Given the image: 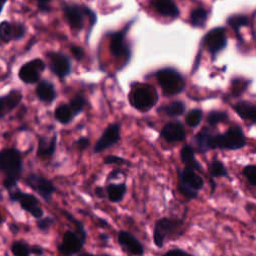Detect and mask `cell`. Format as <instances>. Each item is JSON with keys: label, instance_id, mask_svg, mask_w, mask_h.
<instances>
[{"label": "cell", "instance_id": "obj_1", "mask_svg": "<svg viewBox=\"0 0 256 256\" xmlns=\"http://www.w3.org/2000/svg\"><path fill=\"white\" fill-rule=\"evenodd\" d=\"M0 172L5 173L3 185L7 190L16 187L22 174V159L17 149L7 148L0 151Z\"/></svg>", "mask_w": 256, "mask_h": 256}, {"label": "cell", "instance_id": "obj_2", "mask_svg": "<svg viewBox=\"0 0 256 256\" xmlns=\"http://www.w3.org/2000/svg\"><path fill=\"white\" fill-rule=\"evenodd\" d=\"M156 78L165 96L180 94L185 89V79L175 68L165 67L158 70Z\"/></svg>", "mask_w": 256, "mask_h": 256}, {"label": "cell", "instance_id": "obj_3", "mask_svg": "<svg viewBox=\"0 0 256 256\" xmlns=\"http://www.w3.org/2000/svg\"><path fill=\"white\" fill-rule=\"evenodd\" d=\"M178 190L188 201L197 198L199 191L204 186L203 178L196 170L186 168L178 169Z\"/></svg>", "mask_w": 256, "mask_h": 256}, {"label": "cell", "instance_id": "obj_4", "mask_svg": "<svg viewBox=\"0 0 256 256\" xmlns=\"http://www.w3.org/2000/svg\"><path fill=\"white\" fill-rule=\"evenodd\" d=\"M156 89L149 84H138L129 94L130 104L141 112H148L158 102Z\"/></svg>", "mask_w": 256, "mask_h": 256}, {"label": "cell", "instance_id": "obj_5", "mask_svg": "<svg viewBox=\"0 0 256 256\" xmlns=\"http://www.w3.org/2000/svg\"><path fill=\"white\" fill-rule=\"evenodd\" d=\"M182 225L183 221L179 219L164 217L157 220L153 229V240L155 245L158 248H161L167 238L178 237L181 235Z\"/></svg>", "mask_w": 256, "mask_h": 256}, {"label": "cell", "instance_id": "obj_6", "mask_svg": "<svg viewBox=\"0 0 256 256\" xmlns=\"http://www.w3.org/2000/svg\"><path fill=\"white\" fill-rule=\"evenodd\" d=\"M247 145V139L240 126L234 125L224 133L216 135V149L238 150Z\"/></svg>", "mask_w": 256, "mask_h": 256}, {"label": "cell", "instance_id": "obj_7", "mask_svg": "<svg viewBox=\"0 0 256 256\" xmlns=\"http://www.w3.org/2000/svg\"><path fill=\"white\" fill-rule=\"evenodd\" d=\"M8 191H9L10 200L19 202L22 209L29 212L33 217L38 219L44 215V211L39 204V200L34 195L25 193L20 189H17L16 187Z\"/></svg>", "mask_w": 256, "mask_h": 256}, {"label": "cell", "instance_id": "obj_8", "mask_svg": "<svg viewBox=\"0 0 256 256\" xmlns=\"http://www.w3.org/2000/svg\"><path fill=\"white\" fill-rule=\"evenodd\" d=\"M26 184L32 190L37 192L45 201H50L52 195L56 191V187L53 182L36 173H30L25 179Z\"/></svg>", "mask_w": 256, "mask_h": 256}, {"label": "cell", "instance_id": "obj_9", "mask_svg": "<svg viewBox=\"0 0 256 256\" xmlns=\"http://www.w3.org/2000/svg\"><path fill=\"white\" fill-rule=\"evenodd\" d=\"M49 60V68L53 74L59 78L68 76L71 72V60L67 55L60 52H49L47 53Z\"/></svg>", "mask_w": 256, "mask_h": 256}, {"label": "cell", "instance_id": "obj_10", "mask_svg": "<svg viewBox=\"0 0 256 256\" xmlns=\"http://www.w3.org/2000/svg\"><path fill=\"white\" fill-rule=\"evenodd\" d=\"M120 131L121 126L119 123H112L109 124L108 127L105 129L101 137L96 141V144L94 146V152L100 153L113 145H115L120 140Z\"/></svg>", "mask_w": 256, "mask_h": 256}, {"label": "cell", "instance_id": "obj_11", "mask_svg": "<svg viewBox=\"0 0 256 256\" xmlns=\"http://www.w3.org/2000/svg\"><path fill=\"white\" fill-rule=\"evenodd\" d=\"M203 44L207 50L213 55H217L227 45V38L225 29L222 27L213 28L203 38Z\"/></svg>", "mask_w": 256, "mask_h": 256}, {"label": "cell", "instance_id": "obj_12", "mask_svg": "<svg viewBox=\"0 0 256 256\" xmlns=\"http://www.w3.org/2000/svg\"><path fill=\"white\" fill-rule=\"evenodd\" d=\"M45 69L43 60L36 58L25 63L19 70V78L26 84H33L39 81L41 73Z\"/></svg>", "mask_w": 256, "mask_h": 256}, {"label": "cell", "instance_id": "obj_13", "mask_svg": "<svg viewBox=\"0 0 256 256\" xmlns=\"http://www.w3.org/2000/svg\"><path fill=\"white\" fill-rule=\"evenodd\" d=\"M216 135L217 133L213 132L208 127L201 129L193 139L194 151H197L198 153H206L216 149Z\"/></svg>", "mask_w": 256, "mask_h": 256}, {"label": "cell", "instance_id": "obj_14", "mask_svg": "<svg viewBox=\"0 0 256 256\" xmlns=\"http://www.w3.org/2000/svg\"><path fill=\"white\" fill-rule=\"evenodd\" d=\"M85 243V239L82 238L76 231L67 230L62 238V242L58 245V251L63 255L78 254Z\"/></svg>", "mask_w": 256, "mask_h": 256}, {"label": "cell", "instance_id": "obj_15", "mask_svg": "<svg viewBox=\"0 0 256 256\" xmlns=\"http://www.w3.org/2000/svg\"><path fill=\"white\" fill-rule=\"evenodd\" d=\"M125 31H119L113 34L110 40V51L116 58H122L126 64L130 59V50L125 40Z\"/></svg>", "mask_w": 256, "mask_h": 256}, {"label": "cell", "instance_id": "obj_16", "mask_svg": "<svg viewBox=\"0 0 256 256\" xmlns=\"http://www.w3.org/2000/svg\"><path fill=\"white\" fill-rule=\"evenodd\" d=\"M118 243L122 250L131 255H143L144 247L142 243L130 232L121 230L118 233Z\"/></svg>", "mask_w": 256, "mask_h": 256}, {"label": "cell", "instance_id": "obj_17", "mask_svg": "<svg viewBox=\"0 0 256 256\" xmlns=\"http://www.w3.org/2000/svg\"><path fill=\"white\" fill-rule=\"evenodd\" d=\"M161 136L168 143H174V142L184 141L186 138V132L180 121H170L163 126Z\"/></svg>", "mask_w": 256, "mask_h": 256}, {"label": "cell", "instance_id": "obj_18", "mask_svg": "<svg viewBox=\"0 0 256 256\" xmlns=\"http://www.w3.org/2000/svg\"><path fill=\"white\" fill-rule=\"evenodd\" d=\"M63 10L72 29L81 30L84 23V14H86L87 8H82L78 5H66Z\"/></svg>", "mask_w": 256, "mask_h": 256}, {"label": "cell", "instance_id": "obj_19", "mask_svg": "<svg viewBox=\"0 0 256 256\" xmlns=\"http://www.w3.org/2000/svg\"><path fill=\"white\" fill-rule=\"evenodd\" d=\"M22 97V92L19 90H12L0 97V119L15 109L20 104Z\"/></svg>", "mask_w": 256, "mask_h": 256}, {"label": "cell", "instance_id": "obj_20", "mask_svg": "<svg viewBox=\"0 0 256 256\" xmlns=\"http://www.w3.org/2000/svg\"><path fill=\"white\" fill-rule=\"evenodd\" d=\"M234 111L237 115L243 120L250 121L252 124L255 123L256 120V106L250 101H239L233 105Z\"/></svg>", "mask_w": 256, "mask_h": 256}, {"label": "cell", "instance_id": "obj_21", "mask_svg": "<svg viewBox=\"0 0 256 256\" xmlns=\"http://www.w3.org/2000/svg\"><path fill=\"white\" fill-rule=\"evenodd\" d=\"M36 95L40 101L48 104L52 103L57 97L53 83L48 80H42L38 83L36 87Z\"/></svg>", "mask_w": 256, "mask_h": 256}, {"label": "cell", "instance_id": "obj_22", "mask_svg": "<svg viewBox=\"0 0 256 256\" xmlns=\"http://www.w3.org/2000/svg\"><path fill=\"white\" fill-rule=\"evenodd\" d=\"M57 143V135L54 134L52 137H40L38 142L37 156L41 158H47L54 154Z\"/></svg>", "mask_w": 256, "mask_h": 256}, {"label": "cell", "instance_id": "obj_23", "mask_svg": "<svg viewBox=\"0 0 256 256\" xmlns=\"http://www.w3.org/2000/svg\"><path fill=\"white\" fill-rule=\"evenodd\" d=\"M180 158L184 167L190 168L196 171L202 170V165L199 163L195 157V151L191 145H184L180 151Z\"/></svg>", "mask_w": 256, "mask_h": 256}, {"label": "cell", "instance_id": "obj_24", "mask_svg": "<svg viewBox=\"0 0 256 256\" xmlns=\"http://www.w3.org/2000/svg\"><path fill=\"white\" fill-rule=\"evenodd\" d=\"M154 7L158 13L167 17H177L179 10L173 0H156Z\"/></svg>", "mask_w": 256, "mask_h": 256}, {"label": "cell", "instance_id": "obj_25", "mask_svg": "<svg viewBox=\"0 0 256 256\" xmlns=\"http://www.w3.org/2000/svg\"><path fill=\"white\" fill-rule=\"evenodd\" d=\"M186 109V105L183 101L181 100H176V101H172L168 104H165L163 106H161L158 109V112H163L165 114L169 117H178L184 114Z\"/></svg>", "mask_w": 256, "mask_h": 256}, {"label": "cell", "instance_id": "obj_26", "mask_svg": "<svg viewBox=\"0 0 256 256\" xmlns=\"http://www.w3.org/2000/svg\"><path fill=\"white\" fill-rule=\"evenodd\" d=\"M127 186L124 182L122 183H110L106 187V193L108 199L111 202H120L124 195L126 194Z\"/></svg>", "mask_w": 256, "mask_h": 256}, {"label": "cell", "instance_id": "obj_27", "mask_svg": "<svg viewBox=\"0 0 256 256\" xmlns=\"http://www.w3.org/2000/svg\"><path fill=\"white\" fill-rule=\"evenodd\" d=\"M54 117L61 124L70 123L75 117L69 104H61L54 111Z\"/></svg>", "mask_w": 256, "mask_h": 256}, {"label": "cell", "instance_id": "obj_28", "mask_svg": "<svg viewBox=\"0 0 256 256\" xmlns=\"http://www.w3.org/2000/svg\"><path fill=\"white\" fill-rule=\"evenodd\" d=\"M202 117H203L202 110L199 108H194L187 112V114L185 116V122L189 127L195 128L201 123Z\"/></svg>", "mask_w": 256, "mask_h": 256}, {"label": "cell", "instance_id": "obj_29", "mask_svg": "<svg viewBox=\"0 0 256 256\" xmlns=\"http://www.w3.org/2000/svg\"><path fill=\"white\" fill-rule=\"evenodd\" d=\"M209 172L212 177H228L229 173L226 166L217 158H214L210 164Z\"/></svg>", "mask_w": 256, "mask_h": 256}, {"label": "cell", "instance_id": "obj_30", "mask_svg": "<svg viewBox=\"0 0 256 256\" xmlns=\"http://www.w3.org/2000/svg\"><path fill=\"white\" fill-rule=\"evenodd\" d=\"M229 116L228 113L226 111H221V110H212L209 112V114L207 116V122L211 127H214L218 125L219 123H223L228 120Z\"/></svg>", "mask_w": 256, "mask_h": 256}, {"label": "cell", "instance_id": "obj_31", "mask_svg": "<svg viewBox=\"0 0 256 256\" xmlns=\"http://www.w3.org/2000/svg\"><path fill=\"white\" fill-rule=\"evenodd\" d=\"M208 13L203 8H197L191 12V24L194 27H203L207 20Z\"/></svg>", "mask_w": 256, "mask_h": 256}, {"label": "cell", "instance_id": "obj_32", "mask_svg": "<svg viewBox=\"0 0 256 256\" xmlns=\"http://www.w3.org/2000/svg\"><path fill=\"white\" fill-rule=\"evenodd\" d=\"M86 104H87V100L83 95H76L69 102V106L71 107L75 116L80 114V113L83 111L84 107L86 106Z\"/></svg>", "mask_w": 256, "mask_h": 256}, {"label": "cell", "instance_id": "obj_33", "mask_svg": "<svg viewBox=\"0 0 256 256\" xmlns=\"http://www.w3.org/2000/svg\"><path fill=\"white\" fill-rule=\"evenodd\" d=\"M0 39L6 43L13 40L12 23H9L8 21H2L0 23Z\"/></svg>", "mask_w": 256, "mask_h": 256}, {"label": "cell", "instance_id": "obj_34", "mask_svg": "<svg viewBox=\"0 0 256 256\" xmlns=\"http://www.w3.org/2000/svg\"><path fill=\"white\" fill-rule=\"evenodd\" d=\"M11 251L15 256H28L31 254L30 246L24 241H15L11 246Z\"/></svg>", "mask_w": 256, "mask_h": 256}, {"label": "cell", "instance_id": "obj_35", "mask_svg": "<svg viewBox=\"0 0 256 256\" xmlns=\"http://www.w3.org/2000/svg\"><path fill=\"white\" fill-rule=\"evenodd\" d=\"M228 24L233 28L235 31H238L239 28L246 26L248 24V18L245 15H233L227 20Z\"/></svg>", "mask_w": 256, "mask_h": 256}, {"label": "cell", "instance_id": "obj_36", "mask_svg": "<svg viewBox=\"0 0 256 256\" xmlns=\"http://www.w3.org/2000/svg\"><path fill=\"white\" fill-rule=\"evenodd\" d=\"M248 82L243 79H234L232 82V94L234 97L240 96L246 89Z\"/></svg>", "mask_w": 256, "mask_h": 256}, {"label": "cell", "instance_id": "obj_37", "mask_svg": "<svg viewBox=\"0 0 256 256\" xmlns=\"http://www.w3.org/2000/svg\"><path fill=\"white\" fill-rule=\"evenodd\" d=\"M64 214L66 215V218H67L72 224H74V226H75V231H76L82 238H84L85 240H86V238H87V232H86V230H85L83 224H82L80 221L76 220L70 213L64 212Z\"/></svg>", "mask_w": 256, "mask_h": 256}, {"label": "cell", "instance_id": "obj_38", "mask_svg": "<svg viewBox=\"0 0 256 256\" xmlns=\"http://www.w3.org/2000/svg\"><path fill=\"white\" fill-rule=\"evenodd\" d=\"M255 174H256V167L255 165H247L243 169V175L248 180L249 184L252 186H255L256 180H255Z\"/></svg>", "mask_w": 256, "mask_h": 256}, {"label": "cell", "instance_id": "obj_39", "mask_svg": "<svg viewBox=\"0 0 256 256\" xmlns=\"http://www.w3.org/2000/svg\"><path fill=\"white\" fill-rule=\"evenodd\" d=\"M12 30H13V40L21 39L26 33V28L22 23H12Z\"/></svg>", "mask_w": 256, "mask_h": 256}, {"label": "cell", "instance_id": "obj_40", "mask_svg": "<svg viewBox=\"0 0 256 256\" xmlns=\"http://www.w3.org/2000/svg\"><path fill=\"white\" fill-rule=\"evenodd\" d=\"M53 223H54L53 218H51L49 216L48 217L42 216L41 218H38V220H37V226L41 231H47L52 226Z\"/></svg>", "mask_w": 256, "mask_h": 256}, {"label": "cell", "instance_id": "obj_41", "mask_svg": "<svg viewBox=\"0 0 256 256\" xmlns=\"http://www.w3.org/2000/svg\"><path fill=\"white\" fill-rule=\"evenodd\" d=\"M103 162L105 164H118V165H123V164H128L129 162L125 159L122 158L120 156H116V155H108L103 159Z\"/></svg>", "mask_w": 256, "mask_h": 256}, {"label": "cell", "instance_id": "obj_42", "mask_svg": "<svg viewBox=\"0 0 256 256\" xmlns=\"http://www.w3.org/2000/svg\"><path fill=\"white\" fill-rule=\"evenodd\" d=\"M75 144H76V146L78 147V149H79L80 151H83V150L87 149V148L89 147V145H90V140H89V138H87V137H81V138H79V139L75 142Z\"/></svg>", "mask_w": 256, "mask_h": 256}, {"label": "cell", "instance_id": "obj_43", "mask_svg": "<svg viewBox=\"0 0 256 256\" xmlns=\"http://www.w3.org/2000/svg\"><path fill=\"white\" fill-rule=\"evenodd\" d=\"M70 51H71V53H72V55H73V57H74L76 60H82V59L84 58L85 52H84V50H83L81 47L73 45V46H71Z\"/></svg>", "mask_w": 256, "mask_h": 256}, {"label": "cell", "instance_id": "obj_44", "mask_svg": "<svg viewBox=\"0 0 256 256\" xmlns=\"http://www.w3.org/2000/svg\"><path fill=\"white\" fill-rule=\"evenodd\" d=\"M51 0H37L38 8L41 11H48L49 10V3Z\"/></svg>", "mask_w": 256, "mask_h": 256}, {"label": "cell", "instance_id": "obj_45", "mask_svg": "<svg viewBox=\"0 0 256 256\" xmlns=\"http://www.w3.org/2000/svg\"><path fill=\"white\" fill-rule=\"evenodd\" d=\"M169 254H188V252H186L185 250H182L180 248H174L171 250H168L164 253V255H169Z\"/></svg>", "mask_w": 256, "mask_h": 256}, {"label": "cell", "instance_id": "obj_46", "mask_svg": "<svg viewBox=\"0 0 256 256\" xmlns=\"http://www.w3.org/2000/svg\"><path fill=\"white\" fill-rule=\"evenodd\" d=\"M30 251H31V254H35V255L44 254V249L40 246H32V247H30Z\"/></svg>", "mask_w": 256, "mask_h": 256}, {"label": "cell", "instance_id": "obj_47", "mask_svg": "<svg viewBox=\"0 0 256 256\" xmlns=\"http://www.w3.org/2000/svg\"><path fill=\"white\" fill-rule=\"evenodd\" d=\"M95 194L99 198H103L104 197V189L102 187H96L95 188Z\"/></svg>", "mask_w": 256, "mask_h": 256}, {"label": "cell", "instance_id": "obj_48", "mask_svg": "<svg viewBox=\"0 0 256 256\" xmlns=\"http://www.w3.org/2000/svg\"><path fill=\"white\" fill-rule=\"evenodd\" d=\"M6 2H7V0H0V13L2 12L3 7H4V5H5Z\"/></svg>", "mask_w": 256, "mask_h": 256}, {"label": "cell", "instance_id": "obj_49", "mask_svg": "<svg viewBox=\"0 0 256 256\" xmlns=\"http://www.w3.org/2000/svg\"><path fill=\"white\" fill-rule=\"evenodd\" d=\"M3 220H4V219H3V217L1 216V214H0V224H1V223L3 222Z\"/></svg>", "mask_w": 256, "mask_h": 256}]
</instances>
